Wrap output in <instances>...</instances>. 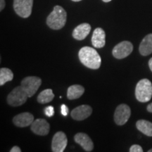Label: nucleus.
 <instances>
[{
  "label": "nucleus",
  "instance_id": "39448f33",
  "mask_svg": "<svg viewBox=\"0 0 152 152\" xmlns=\"http://www.w3.org/2000/svg\"><path fill=\"white\" fill-rule=\"evenodd\" d=\"M42 79L36 76H28L21 81V86L27 92L28 97H32L40 87Z\"/></svg>",
  "mask_w": 152,
  "mask_h": 152
},
{
  "label": "nucleus",
  "instance_id": "393cba45",
  "mask_svg": "<svg viewBox=\"0 0 152 152\" xmlns=\"http://www.w3.org/2000/svg\"><path fill=\"white\" fill-rule=\"evenodd\" d=\"M6 5L5 0H0V11H2L4 9Z\"/></svg>",
  "mask_w": 152,
  "mask_h": 152
},
{
  "label": "nucleus",
  "instance_id": "7ed1b4c3",
  "mask_svg": "<svg viewBox=\"0 0 152 152\" xmlns=\"http://www.w3.org/2000/svg\"><path fill=\"white\" fill-rule=\"evenodd\" d=\"M136 99L140 102L146 103L152 97V84L148 79H142L137 83L135 88Z\"/></svg>",
  "mask_w": 152,
  "mask_h": 152
},
{
  "label": "nucleus",
  "instance_id": "bb28decb",
  "mask_svg": "<svg viewBox=\"0 0 152 152\" xmlns=\"http://www.w3.org/2000/svg\"><path fill=\"white\" fill-rule=\"evenodd\" d=\"M149 66L150 70H151V71L152 72V58H150L149 61Z\"/></svg>",
  "mask_w": 152,
  "mask_h": 152
},
{
  "label": "nucleus",
  "instance_id": "9d476101",
  "mask_svg": "<svg viewBox=\"0 0 152 152\" xmlns=\"http://www.w3.org/2000/svg\"><path fill=\"white\" fill-rule=\"evenodd\" d=\"M30 129L33 131V132L37 135L45 136L49 132L50 125L45 119L38 118L33 121V123L31 124Z\"/></svg>",
  "mask_w": 152,
  "mask_h": 152
},
{
  "label": "nucleus",
  "instance_id": "f257e3e1",
  "mask_svg": "<svg viewBox=\"0 0 152 152\" xmlns=\"http://www.w3.org/2000/svg\"><path fill=\"white\" fill-rule=\"evenodd\" d=\"M79 59L83 65L90 69H98L100 68L102 59L96 49L90 47H84L80 49Z\"/></svg>",
  "mask_w": 152,
  "mask_h": 152
},
{
  "label": "nucleus",
  "instance_id": "5701e85b",
  "mask_svg": "<svg viewBox=\"0 0 152 152\" xmlns=\"http://www.w3.org/2000/svg\"><path fill=\"white\" fill-rule=\"evenodd\" d=\"M68 112H69V109H68L67 106L65 105V104H62L61 106V113L62 115L66 116L68 114Z\"/></svg>",
  "mask_w": 152,
  "mask_h": 152
},
{
  "label": "nucleus",
  "instance_id": "423d86ee",
  "mask_svg": "<svg viewBox=\"0 0 152 152\" xmlns=\"http://www.w3.org/2000/svg\"><path fill=\"white\" fill-rule=\"evenodd\" d=\"M33 0H14V9L19 16L26 18L30 16Z\"/></svg>",
  "mask_w": 152,
  "mask_h": 152
},
{
  "label": "nucleus",
  "instance_id": "aec40b11",
  "mask_svg": "<svg viewBox=\"0 0 152 152\" xmlns=\"http://www.w3.org/2000/svg\"><path fill=\"white\" fill-rule=\"evenodd\" d=\"M14 78V73L9 68H1L0 69V85L2 86L6 83L11 81Z\"/></svg>",
  "mask_w": 152,
  "mask_h": 152
},
{
  "label": "nucleus",
  "instance_id": "c85d7f7f",
  "mask_svg": "<svg viewBox=\"0 0 152 152\" xmlns=\"http://www.w3.org/2000/svg\"><path fill=\"white\" fill-rule=\"evenodd\" d=\"M73 1H76V2H77V1H80L82 0H72Z\"/></svg>",
  "mask_w": 152,
  "mask_h": 152
},
{
  "label": "nucleus",
  "instance_id": "6e6552de",
  "mask_svg": "<svg viewBox=\"0 0 152 152\" xmlns=\"http://www.w3.org/2000/svg\"><path fill=\"white\" fill-rule=\"evenodd\" d=\"M131 115L130 108L127 104H122L117 106L114 113V121L118 125H123L130 118Z\"/></svg>",
  "mask_w": 152,
  "mask_h": 152
},
{
  "label": "nucleus",
  "instance_id": "b1692460",
  "mask_svg": "<svg viewBox=\"0 0 152 152\" xmlns=\"http://www.w3.org/2000/svg\"><path fill=\"white\" fill-rule=\"evenodd\" d=\"M21 149L20 148L18 147V146H14V147H12V149L10 150V152H20Z\"/></svg>",
  "mask_w": 152,
  "mask_h": 152
},
{
  "label": "nucleus",
  "instance_id": "a211bd4d",
  "mask_svg": "<svg viewBox=\"0 0 152 152\" xmlns=\"http://www.w3.org/2000/svg\"><path fill=\"white\" fill-rule=\"evenodd\" d=\"M136 127L144 134L152 137V123L146 120H140L136 123Z\"/></svg>",
  "mask_w": 152,
  "mask_h": 152
},
{
  "label": "nucleus",
  "instance_id": "dca6fc26",
  "mask_svg": "<svg viewBox=\"0 0 152 152\" xmlns=\"http://www.w3.org/2000/svg\"><path fill=\"white\" fill-rule=\"evenodd\" d=\"M139 51L142 56H148L152 53V33L146 35L142 39L139 47Z\"/></svg>",
  "mask_w": 152,
  "mask_h": 152
},
{
  "label": "nucleus",
  "instance_id": "6ab92c4d",
  "mask_svg": "<svg viewBox=\"0 0 152 152\" xmlns=\"http://www.w3.org/2000/svg\"><path fill=\"white\" fill-rule=\"evenodd\" d=\"M54 94L52 89H46L39 93L37 96V102L39 104H47L54 99Z\"/></svg>",
  "mask_w": 152,
  "mask_h": 152
},
{
  "label": "nucleus",
  "instance_id": "cd10ccee",
  "mask_svg": "<svg viewBox=\"0 0 152 152\" xmlns=\"http://www.w3.org/2000/svg\"><path fill=\"white\" fill-rule=\"evenodd\" d=\"M102 1H104V2H109V1H111V0H102Z\"/></svg>",
  "mask_w": 152,
  "mask_h": 152
},
{
  "label": "nucleus",
  "instance_id": "412c9836",
  "mask_svg": "<svg viewBox=\"0 0 152 152\" xmlns=\"http://www.w3.org/2000/svg\"><path fill=\"white\" fill-rule=\"evenodd\" d=\"M44 112H45V114L47 115V116L52 117L54 114V109L52 106H47V107L45 109Z\"/></svg>",
  "mask_w": 152,
  "mask_h": 152
},
{
  "label": "nucleus",
  "instance_id": "f8f14e48",
  "mask_svg": "<svg viewBox=\"0 0 152 152\" xmlns=\"http://www.w3.org/2000/svg\"><path fill=\"white\" fill-rule=\"evenodd\" d=\"M34 121V116L33 114L28 112H24L18 114L13 118V123L19 128H25L31 125Z\"/></svg>",
  "mask_w": 152,
  "mask_h": 152
},
{
  "label": "nucleus",
  "instance_id": "0eeeda50",
  "mask_svg": "<svg viewBox=\"0 0 152 152\" xmlns=\"http://www.w3.org/2000/svg\"><path fill=\"white\" fill-rule=\"evenodd\" d=\"M132 51V44L129 41H123L115 45L112 51V54L117 59H123L128 56Z\"/></svg>",
  "mask_w": 152,
  "mask_h": 152
},
{
  "label": "nucleus",
  "instance_id": "20e7f679",
  "mask_svg": "<svg viewBox=\"0 0 152 152\" xmlns=\"http://www.w3.org/2000/svg\"><path fill=\"white\" fill-rule=\"evenodd\" d=\"M28 98L27 92L23 87H16L9 93L7 96V103L11 106H19L26 103Z\"/></svg>",
  "mask_w": 152,
  "mask_h": 152
},
{
  "label": "nucleus",
  "instance_id": "4be33fe9",
  "mask_svg": "<svg viewBox=\"0 0 152 152\" xmlns=\"http://www.w3.org/2000/svg\"><path fill=\"white\" fill-rule=\"evenodd\" d=\"M129 151L130 152H142L143 151V149H142V147L141 146L138 145V144H134V145H132L130 148Z\"/></svg>",
  "mask_w": 152,
  "mask_h": 152
},
{
  "label": "nucleus",
  "instance_id": "4468645a",
  "mask_svg": "<svg viewBox=\"0 0 152 152\" xmlns=\"http://www.w3.org/2000/svg\"><path fill=\"white\" fill-rule=\"evenodd\" d=\"M106 33L101 28H97L93 32L92 37V44L95 48H102L105 46Z\"/></svg>",
  "mask_w": 152,
  "mask_h": 152
},
{
  "label": "nucleus",
  "instance_id": "f3484780",
  "mask_svg": "<svg viewBox=\"0 0 152 152\" xmlns=\"http://www.w3.org/2000/svg\"><path fill=\"white\" fill-rule=\"evenodd\" d=\"M85 88L79 85H71L68 88L67 97L68 99L73 100L79 99L84 94Z\"/></svg>",
  "mask_w": 152,
  "mask_h": 152
},
{
  "label": "nucleus",
  "instance_id": "ddd939ff",
  "mask_svg": "<svg viewBox=\"0 0 152 152\" xmlns=\"http://www.w3.org/2000/svg\"><path fill=\"white\" fill-rule=\"evenodd\" d=\"M74 140L77 144H80L86 151H92L94 149V144L91 138L87 134L79 132L74 137Z\"/></svg>",
  "mask_w": 152,
  "mask_h": 152
},
{
  "label": "nucleus",
  "instance_id": "9b49d317",
  "mask_svg": "<svg viewBox=\"0 0 152 152\" xmlns=\"http://www.w3.org/2000/svg\"><path fill=\"white\" fill-rule=\"evenodd\" d=\"M92 113V108L89 105L77 106L71 111V117L75 121H83L90 117Z\"/></svg>",
  "mask_w": 152,
  "mask_h": 152
},
{
  "label": "nucleus",
  "instance_id": "2eb2a0df",
  "mask_svg": "<svg viewBox=\"0 0 152 152\" xmlns=\"http://www.w3.org/2000/svg\"><path fill=\"white\" fill-rule=\"evenodd\" d=\"M91 31V26L89 23H82L77 26L73 30V38L77 40H83L86 38Z\"/></svg>",
  "mask_w": 152,
  "mask_h": 152
},
{
  "label": "nucleus",
  "instance_id": "c756f323",
  "mask_svg": "<svg viewBox=\"0 0 152 152\" xmlns=\"http://www.w3.org/2000/svg\"><path fill=\"white\" fill-rule=\"evenodd\" d=\"M149 152H152V149H149V151H148Z\"/></svg>",
  "mask_w": 152,
  "mask_h": 152
},
{
  "label": "nucleus",
  "instance_id": "1a4fd4ad",
  "mask_svg": "<svg viewBox=\"0 0 152 152\" xmlns=\"http://www.w3.org/2000/svg\"><path fill=\"white\" fill-rule=\"evenodd\" d=\"M68 144V139L63 132H57L52 139V149L54 152H63Z\"/></svg>",
  "mask_w": 152,
  "mask_h": 152
},
{
  "label": "nucleus",
  "instance_id": "f03ea898",
  "mask_svg": "<svg viewBox=\"0 0 152 152\" xmlns=\"http://www.w3.org/2000/svg\"><path fill=\"white\" fill-rule=\"evenodd\" d=\"M66 11L61 6H55L52 12L47 18V24L53 30H60L64 27L66 23Z\"/></svg>",
  "mask_w": 152,
  "mask_h": 152
},
{
  "label": "nucleus",
  "instance_id": "a878e982",
  "mask_svg": "<svg viewBox=\"0 0 152 152\" xmlns=\"http://www.w3.org/2000/svg\"><path fill=\"white\" fill-rule=\"evenodd\" d=\"M147 109L148 111L150 112V113H152V103H151L147 106Z\"/></svg>",
  "mask_w": 152,
  "mask_h": 152
}]
</instances>
